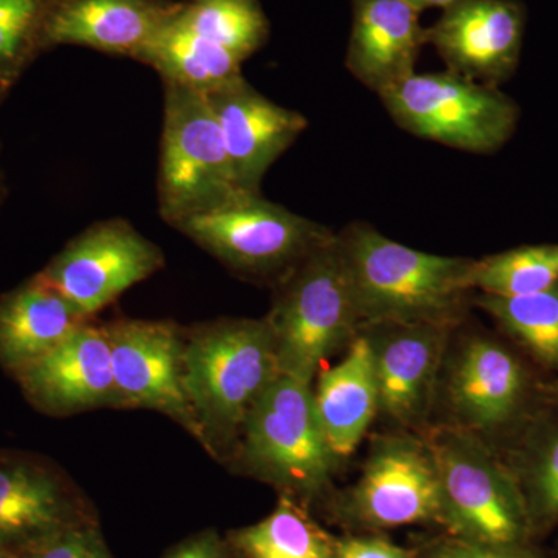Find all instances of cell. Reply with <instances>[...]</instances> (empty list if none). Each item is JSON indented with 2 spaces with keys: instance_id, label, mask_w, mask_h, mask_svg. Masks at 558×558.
I'll return each mask as SVG.
<instances>
[{
  "instance_id": "obj_1",
  "label": "cell",
  "mask_w": 558,
  "mask_h": 558,
  "mask_svg": "<svg viewBox=\"0 0 558 558\" xmlns=\"http://www.w3.org/2000/svg\"><path fill=\"white\" fill-rule=\"evenodd\" d=\"M360 325H442L461 310L475 260L418 252L355 223L337 236Z\"/></svg>"
},
{
  "instance_id": "obj_2",
  "label": "cell",
  "mask_w": 558,
  "mask_h": 558,
  "mask_svg": "<svg viewBox=\"0 0 558 558\" xmlns=\"http://www.w3.org/2000/svg\"><path fill=\"white\" fill-rule=\"evenodd\" d=\"M269 322L279 374L312 381L326 359L359 328L360 317L337 236L282 278Z\"/></svg>"
},
{
  "instance_id": "obj_3",
  "label": "cell",
  "mask_w": 558,
  "mask_h": 558,
  "mask_svg": "<svg viewBox=\"0 0 558 558\" xmlns=\"http://www.w3.org/2000/svg\"><path fill=\"white\" fill-rule=\"evenodd\" d=\"M279 374L269 322L223 319L182 349V384L202 429L231 432Z\"/></svg>"
},
{
  "instance_id": "obj_4",
  "label": "cell",
  "mask_w": 558,
  "mask_h": 558,
  "mask_svg": "<svg viewBox=\"0 0 558 558\" xmlns=\"http://www.w3.org/2000/svg\"><path fill=\"white\" fill-rule=\"evenodd\" d=\"M242 190L211 106L201 92L163 83L159 213L171 227L238 199Z\"/></svg>"
},
{
  "instance_id": "obj_5",
  "label": "cell",
  "mask_w": 558,
  "mask_h": 558,
  "mask_svg": "<svg viewBox=\"0 0 558 558\" xmlns=\"http://www.w3.org/2000/svg\"><path fill=\"white\" fill-rule=\"evenodd\" d=\"M440 515L451 537L484 545H529L534 532L519 480L468 433L449 432L435 447Z\"/></svg>"
},
{
  "instance_id": "obj_6",
  "label": "cell",
  "mask_w": 558,
  "mask_h": 558,
  "mask_svg": "<svg viewBox=\"0 0 558 558\" xmlns=\"http://www.w3.org/2000/svg\"><path fill=\"white\" fill-rule=\"evenodd\" d=\"M379 97L402 130L469 153L501 148L519 121V108L508 95L449 70L413 73Z\"/></svg>"
},
{
  "instance_id": "obj_7",
  "label": "cell",
  "mask_w": 558,
  "mask_h": 558,
  "mask_svg": "<svg viewBox=\"0 0 558 558\" xmlns=\"http://www.w3.org/2000/svg\"><path fill=\"white\" fill-rule=\"evenodd\" d=\"M174 229L230 269L282 278L333 236L260 193L242 194L213 211L182 220Z\"/></svg>"
},
{
  "instance_id": "obj_8",
  "label": "cell",
  "mask_w": 558,
  "mask_h": 558,
  "mask_svg": "<svg viewBox=\"0 0 558 558\" xmlns=\"http://www.w3.org/2000/svg\"><path fill=\"white\" fill-rule=\"evenodd\" d=\"M244 425L245 453L260 472L299 494L325 486L337 457L323 432L310 381L278 374Z\"/></svg>"
},
{
  "instance_id": "obj_9",
  "label": "cell",
  "mask_w": 558,
  "mask_h": 558,
  "mask_svg": "<svg viewBox=\"0 0 558 558\" xmlns=\"http://www.w3.org/2000/svg\"><path fill=\"white\" fill-rule=\"evenodd\" d=\"M163 264L159 245L130 220L112 218L73 238L38 277L90 318Z\"/></svg>"
},
{
  "instance_id": "obj_10",
  "label": "cell",
  "mask_w": 558,
  "mask_h": 558,
  "mask_svg": "<svg viewBox=\"0 0 558 558\" xmlns=\"http://www.w3.org/2000/svg\"><path fill=\"white\" fill-rule=\"evenodd\" d=\"M105 329L123 407L160 411L204 439L183 389V343L178 328L168 322L121 319Z\"/></svg>"
},
{
  "instance_id": "obj_11",
  "label": "cell",
  "mask_w": 558,
  "mask_h": 558,
  "mask_svg": "<svg viewBox=\"0 0 558 558\" xmlns=\"http://www.w3.org/2000/svg\"><path fill=\"white\" fill-rule=\"evenodd\" d=\"M348 512L368 529L439 523L440 483L432 447L409 438L381 442L349 497Z\"/></svg>"
},
{
  "instance_id": "obj_12",
  "label": "cell",
  "mask_w": 558,
  "mask_h": 558,
  "mask_svg": "<svg viewBox=\"0 0 558 558\" xmlns=\"http://www.w3.org/2000/svg\"><path fill=\"white\" fill-rule=\"evenodd\" d=\"M526 9L519 0H457L425 31L449 72L495 86L519 65Z\"/></svg>"
},
{
  "instance_id": "obj_13",
  "label": "cell",
  "mask_w": 558,
  "mask_h": 558,
  "mask_svg": "<svg viewBox=\"0 0 558 558\" xmlns=\"http://www.w3.org/2000/svg\"><path fill=\"white\" fill-rule=\"evenodd\" d=\"M204 95L218 119L241 189L260 193L264 175L310 121L264 97L244 76Z\"/></svg>"
},
{
  "instance_id": "obj_14",
  "label": "cell",
  "mask_w": 558,
  "mask_h": 558,
  "mask_svg": "<svg viewBox=\"0 0 558 558\" xmlns=\"http://www.w3.org/2000/svg\"><path fill=\"white\" fill-rule=\"evenodd\" d=\"M16 374L28 398L53 413L123 407L105 326L84 323L61 344Z\"/></svg>"
},
{
  "instance_id": "obj_15",
  "label": "cell",
  "mask_w": 558,
  "mask_h": 558,
  "mask_svg": "<svg viewBox=\"0 0 558 558\" xmlns=\"http://www.w3.org/2000/svg\"><path fill=\"white\" fill-rule=\"evenodd\" d=\"M180 0H57L47 47L76 46L140 62Z\"/></svg>"
},
{
  "instance_id": "obj_16",
  "label": "cell",
  "mask_w": 558,
  "mask_h": 558,
  "mask_svg": "<svg viewBox=\"0 0 558 558\" xmlns=\"http://www.w3.org/2000/svg\"><path fill=\"white\" fill-rule=\"evenodd\" d=\"M421 11L403 0H352L347 68L380 95L413 75L427 36Z\"/></svg>"
},
{
  "instance_id": "obj_17",
  "label": "cell",
  "mask_w": 558,
  "mask_h": 558,
  "mask_svg": "<svg viewBox=\"0 0 558 558\" xmlns=\"http://www.w3.org/2000/svg\"><path fill=\"white\" fill-rule=\"evenodd\" d=\"M368 337L379 389V411L410 422L424 410L438 371L444 326L374 325Z\"/></svg>"
},
{
  "instance_id": "obj_18",
  "label": "cell",
  "mask_w": 558,
  "mask_h": 558,
  "mask_svg": "<svg viewBox=\"0 0 558 558\" xmlns=\"http://www.w3.org/2000/svg\"><path fill=\"white\" fill-rule=\"evenodd\" d=\"M83 523L53 475L24 462H0V548L22 554Z\"/></svg>"
},
{
  "instance_id": "obj_19",
  "label": "cell",
  "mask_w": 558,
  "mask_h": 558,
  "mask_svg": "<svg viewBox=\"0 0 558 558\" xmlns=\"http://www.w3.org/2000/svg\"><path fill=\"white\" fill-rule=\"evenodd\" d=\"M450 400L472 427H502L519 414L527 377L519 360L492 340H473L462 351L450 379Z\"/></svg>"
},
{
  "instance_id": "obj_20",
  "label": "cell",
  "mask_w": 558,
  "mask_h": 558,
  "mask_svg": "<svg viewBox=\"0 0 558 558\" xmlns=\"http://www.w3.org/2000/svg\"><path fill=\"white\" fill-rule=\"evenodd\" d=\"M314 396L330 450L337 458L348 457L379 411V389L368 337L351 341L339 365L319 376Z\"/></svg>"
},
{
  "instance_id": "obj_21",
  "label": "cell",
  "mask_w": 558,
  "mask_h": 558,
  "mask_svg": "<svg viewBox=\"0 0 558 558\" xmlns=\"http://www.w3.org/2000/svg\"><path fill=\"white\" fill-rule=\"evenodd\" d=\"M87 319L36 277L0 300V362L17 373L61 344Z\"/></svg>"
},
{
  "instance_id": "obj_22",
  "label": "cell",
  "mask_w": 558,
  "mask_h": 558,
  "mask_svg": "<svg viewBox=\"0 0 558 558\" xmlns=\"http://www.w3.org/2000/svg\"><path fill=\"white\" fill-rule=\"evenodd\" d=\"M140 62L156 70L161 83L201 94L218 90L244 76V62L240 58L180 25L175 14L150 43Z\"/></svg>"
},
{
  "instance_id": "obj_23",
  "label": "cell",
  "mask_w": 558,
  "mask_h": 558,
  "mask_svg": "<svg viewBox=\"0 0 558 558\" xmlns=\"http://www.w3.org/2000/svg\"><path fill=\"white\" fill-rule=\"evenodd\" d=\"M175 21L242 62L263 49L270 35L259 0H180Z\"/></svg>"
},
{
  "instance_id": "obj_24",
  "label": "cell",
  "mask_w": 558,
  "mask_h": 558,
  "mask_svg": "<svg viewBox=\"0 0 558 558\" xmlns=\"http://www.w3.org/2000/svg\"><path fill=\"white\" fill-rule=\"evenodd\" d=\"M233 539L245 558H336L337 543L289 498Z\"/></svg>"
},
{
  "instance_id": "obj_25",
  "label": "cell",
  "mask_w": 558,
  "mask_h": 558,
  "mask_svg": "<svg viewBox=\"0 0 558 558\" xmlns=\"http://www.w3.org/2000/svg\"><path fill=\"white\" fill-rule=\"evenodd\" d=\"M57 0H0V102L39 54Z\"/></svg>"
},
{
  "instance_id": "obj_26",
  "label": "cell",
  "mask_w": 558,
  "mask_h": 558,
  "mask_svg": "<svg viewBox=\"0 0 558 558\" xmlns=\"http://www.w3.org/2000/svg\"><path fill=\"white\" fill-rule=\"evenodd\" d=\"M558 282L556 245H532L508 250L475 260L472 288L484 295L517 299L553 288Z\"/></svg>"
},
{
  "instance_id": "obj_27",
  "label": "cell",
  "mask_w": 558,
  "mask_h": 558,
  "mask_svg": "<svg viewBox=\"0 0 558 558\" xmlns=\"http://www.w3.org/2000/svg\"><path fill=\"white\" fill-rule=\"evenodd\" d=\"M478 303L539 362L558 369V282L517 299L483 295Z\"/></svg>"
},
{
  "instance_id": "obj_28",
  "label": "cell",
  "mask_w": 558,
  "mask_h": 558,
  "mask_svg": "<svg viewBox=\"0 0 558 558\" xmlns=\"http://www.w3.org/2000/svg\"><path fill=\"white\" fill-rule=\"evenodd\" d=\"M519 480L531 520L532 532L558 524V422L532 433Z\"/></svg>"
},
{
  "instance_id": "obj_29",
  "label": "cell",
  "mask_w": 558,
  "mask_h": 558,
  "mask_svg": "<svg viewBox=\"0 0 558 558\" xmlns=\"http://www.w3.org/2000/svg\"><path fill=\"white\" fill-rule=\"evenodd\" d=\"M21 558H112L97 529L83 523L20 554Z\"/></svg>"
},
{
  "instance_id": "obj_30",
  "label": "cell",
  "mask_w": 558,
  "mask_h": 558,
  "mask_svg": "<svg viewBox=\"0 0 558 558\" xmlns=\"http://www.w3.org/2000/svg\"><path fill=\"white\" fill-rule=\"evenodd\" d=\"M418 558H546L537 548L529 545L498 546L447 538L436 543Z\"/></svg>"
},
{
  "instance_id": "obj_31",
  "label": "cell",
  "mask_w": 558,
  "mask_h": 558,
  "mask_svg": "<svg viewBox=\"0 0 558 558\" xmlns=\"http://www.w3.org/2000/svg\"><path fill=\"white\" fill-rule=\"evenodd\" d=\"M336 558H413L405 549L377 537H355L337 543Z\"/></svg>"
},
{
  "instance_id": "obj_32",
  "label": "cell",
  "mask_w": 558,
  "mask_h": 558,
  "mask_svg": "<svg viewBox=\"0 0 558 558\" xmlns=\"http://www.w3.org/2000/svg\"><path fill=\"white\" fill-rule=\"evenodd\" d=\"M168 558H222V545L216 535H201L180 546Z\"/></svg>"
},
{
  "instance_id": "obj_33",
  "label": "cell",
  "mask_w": 558,
  "mask_h": 558,
  "mask_svg": "<svg viewBox=\"0 0 558 558\" xmlns=\"http://www.w3.org/2000/svg\"><path fill=\"white\" fill-rule=\"evenodd\" d=\"M403 2L410 3L411 7H414V9L422 13V11L428 9H447L457 0H403Z\"/></svg>"
},
{
  "instance_id": "obj_34",
  "label": "cell",
  "mask_w": 558,
  "mask_h": 558,
  "mask_svg": "<svg viewBox=\"0 0 558 558\" xmlns=\"http://www.w3.org/2000/svg\"><path fill=\"white\" fill-rule=\"evenodd\" d=\"M0 558H21V556L20 554L11 553V550L0 548Z\"/></svg>"
},
{
  "instance_id": "obj_35",
  "label": "cell",
  "mask_w": 558,
  "mask_h": 558,
  "mask_svg": "<svg viewBox=\"0 0 558 558\" xmlns=\"http://www.w3.org/2000/svg\"><path fill=\"white\" fill-rule=\"evenodd\" d=\"M557 260H558V245H556Z\"/></svg>"
}]
</instances>
